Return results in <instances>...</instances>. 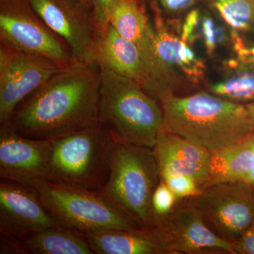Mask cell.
<instances>
[{
  "mask_svg": "<svg viewBox=\"0 0 254 254\" xmlns=\"http://www.w3.org/2000/svg\"><path fill=\"white\" fill-rule=\"evenodd\" d=\"M100 82L95 63L75 60L23 100L5 124L21 136L50 141L98 126Z\"/></svg>",
  "mask_w": 254,
  "mask_h": 254,
  "instance_id": "cell-1",
  "label": "cell"
},
{
  "mask_svg": "<svg viewBox=\"0 0 254 254\" xmlns=\"http://www.w3.org/2000/svg\"><path fill=\"white\" fill-rule=\"evenodd\" d=\"M159 103L163 112L165 129L211 153L252 133L245 104L212 93L169 95Z\"/></svg>",
  "mask_w": 254,
  "mask_h": 254,
  "instance_id": "cell-2",
  "label": "cell"
},
{
  "mask_svg": "<svg viewBox=\"0 0 254 254\" xmlns=\"http://www.w3.org/2000/svg\"><path fill=\"white\" fill-rule=\"evenodd\" d=\"M100 69L98 125L113 145L154 148L164 128L160 103L137 82Z\"/></svg>",
  "mask_w": 254,
  "mask_h": 254,
  "instance_id": "cell-3",
  "label": "cell"
},
{
  "mask_svg": "<svg viewBox=\"0 0 254 254\" xmlns=\"http://www.w3.org/2000/svg\"><path fill=\"white\" fill-rule=\"evenodd\" d=\"M161 180L154 150L113 145L109 175L98 193L142 228H151V199Z\"/></svg>",
  "mask_w": 254,
  "mask_h": 254,
  "instance_id": "cell-4",
  "label": "cell"
},
{
  "mask_svg": "<svg viewBox=\"0 0 254 254\" xmlns=\"http://www.w3.org/2000/svg\"><path fill=\"white\" fill-rule=\"evenodd\" d=\"M47 181L100 192L109 175L113 144L98 126L51 140Z\"/></svg>",
  "mask_w": 254,
  "mask_h": 254,
  "instance_id": "cell-5",
  "label": "cell"
},
{
  "mask_svg": "<svg viewBox=\"0 0 254 254\" xmlns=\"http://www.w3.org/2000/svg\"><path fill=\"white\" fill-rule=\"evenodd\" d=\"M48 212L64 227L83 232L120 230L138 231L130 220L98 192L48 181L33 187Z\"/></svg>",
  "mask_w": 254,
  "mask_h": 254,
  "instance_id": "cell-6",
  "label": "cell"
},
{
  "mask_svg": "<svg viewBox=\"0 0 254 254\" xmlns=\"http://www.w3.org/2000/svg\"><path fill=\"white\" fill-rule=\"evenodd\" d=\"M222 240L233 243L254 224V188L242 181L205 187L185 199Z\"/></svg>",
  "mask_w": 254,
  "mask_h": 254,
  "instance_id": "cell-7",
  "label": "cell"
},
{
  "mask_svg": "<svg viewBox=\"0 0 254 254\" xmlns=\"http://www.w3.org/2000/svg\"><path fill=\"white\" fill-rule=\"evenodd\" d=\"M1 1L0 43L63 66L75 61L66 43L47 26L28 0Z\"/></svg>",
  "mask_w": 254,
  "mask_h": 254,
  "instance_id": "cell-8",
  "label": "cell"
},
{
  "mask_svg": "<svg viewBox=\"0 0 254 254\" xmlns=\"http://www.w3.org/2000/svg\"><path fill=\"white\" fill-rule=\"evenodd\" d=\"M108 23L139 50L155 85V98L175 94L184 85L182 77L159 58L154 28L138 0H114Z\"/></svg>",
  "mask_w": 254,
  "mask_h": 254,
  "instance_id": "cell-9",
  "label": "cell"
},
{
  "mask_svg": "<svg viewBox=\"0 0 254 254\" xmlns=\"http://www.w3.org/2000/svg\"><path fill=\"white\" fill-rule=\"evenodd\" d=\"M64 66L0 43V124L7 123L18 105Z\"/></svg>",
  "mask_w": 254,
  "mask_h": 254,
  "instance_id": "cell-10",
  "label": "cell"
},
{
  "mask_svg": "<svg viewBox=\"0 0 254 254\" xmlns=\"http://www.w3.org/2000/svg\"><path fill=\"white\" fill-rule=\"evenodd\" d=\"M180 202L171 213L155 222L150 229L166 254H201L219 251L235 254L231 243L211 231L186 200Z\"/></svg>",
  "mask_w": 254,
  "mask_h": 254,
  "instance_id": "cell-11",
  "label": "cell"
},
{
  "mask_svg": "<svg viewBox=\"0 0 254 254\" xmlns=\"http://www.w3.org/2000/svg\"><path fill=\"white\" fill-rule=\"evenodd\" d=\"M37 14L68 46L73 59L91 63L97 31L91 8L75 0H28Z\"/></svg>",
  "mask_w": 254,
  "mask_h": 254,
  "instance_id": "cell-12",
  "label": "cell"
},
{
  "mask_svg": "<svg viewBox=\"0 0 254 254\" xmlns=\"http://www.w3.org/2000/svg\"><path fill=\"white\" fill-rule=\"evenodd\" d=\"M52 143L18 134L6 124L0 128V178L33 189L47 181Z\"/></svg>",
  "mask_w": 254,
  "mask_h": 254,
  "instance_id": "cell-13",
  "label": "cell"
},
{
  "mask_svg": "<svg viewBox=\"0 0 254 254\" xmlns=\"http://www.w3.org/2000/svg\"><path fill=\"white\" fill-rule=\"evenodd\" d=\"M62 226L33 189L1 180L0 235L21 240L52 227Z\"/></svg>",
  "mask_w": 254,
  "mask_h": 254,
  "instance_id": "cell-14",
  "label": "cell"
},
{
  "mask_svg": "<svg viewBox=\"0 0 254 254\" xmlns=\"http://www.w3.org/2000/svg\"><path fill=\"white\" fill-rule=\"evenodd\" d=\"M91 63L137 82L155 99V83L139 50L110 23L96 35Z\"/></svg>",
  "mask_w": 254,
  "mask_h": 254,
  "instance_id": "cell-15",
  "label": "cell"
},
{
  "mask_svg": "<svg viewBox=\"0 0 254 254\" xmlns=\"http://www.w3.org/2000/svg\"><path fill=\"white\" fill-rule=\"evenodd\" d=\"M153 150L160 176L167 173L183 174L194 179L200 188L208 181L212 153L203 147L164 127Z\"/></svg>",
  "mask_w": 254,
  "mask_h": 254,
  "instance_id": "cell-16",
  "label": "cell"
},
{
  "mask_svg": "<svg viewBox=\"0 0 254 254\" xmlns=\"http://www.w3.org/2000/svg\"><path fill=\"white\" fill-rule=\"evenodd\" d=\"M152 8L155 14V39L160 60L167 67L189 81L193 83L201 81L205 71L203 60L181 36L174 34L165 26L158 2H153Z\"/></svg>",
  "mask_w": 254,
  "mask_h": 254,
  "instance_id": "cell-17",
  "label": "cell"
},
{
  "mask_svg": "<svg viewBox=\"0 0 254 254\" xmlns=\"http://www.w3.org/2000/svg\"><path fill=\"white\" fill-rule=\"evenodd\" d=\"M81 234L94 254H166L153 232L148 229L138 231L97 230Z\"/></svg>",
  "mask_w": 254,
  "mask_h": 254,
  "instance_id": "cell-18",
  "label": "cell"
},
{
  "mask_svg": "<svg viewBox=\"0 0 254 254\" xmlns=\"http://www.w3.org/2000/svg\"><path fill=\"white\" fill-rule=\"evenodd\" d=\"M254 167V133L213 152L208 181L202 187L221 182H243Z\"/></svg>",
  "mask_w": 254,
  "mask_h": 254,
  "instance_id": "cell-19",
  "label": "cell"
},
{
  "mask_svg": "<svg viewBox=\"0 0 254 254\" xmlns=\"http://www.w3.org/2000/svg\"><path fill=\"white\" fill-rule=\"evenodd\" d=\"M20 241L27 254H94L80 232L63 226L45 229Z\"/></svg>",
  "mask_w": 254,
  "mask_h": 254,
  "instance_id": "cell-20",
  "label": "cell"
},
{
  "mask_svg": "<svg viewBox=\"0 0 254 254\" xmlns=\"http://www.w3.org/2000/svg\"><path fill=\"white\" fill-rule=\"evenodd\" d=\"M228 75L210 86V93L240 104L254 102V64L237 60L229 61Z\"/></svg>",
  "mask_w": 254,
  "mask_h": 254,
  "instance_id": "cell-21",
  "label": "cell"
},
{
  "mask_svg": "<svg viewBox=\"0 0 254 254\" xmlns=\"http://www.w3.org/2000/svg\"><path fill=\"white\" fill-rule=\"evenodd\" d=\"M181 38L188 44L199 41L213 55L228 41L225 29L211 16L193 9L187 15L181 28Z\"/></svg>",
  "mask_w": 254,
  "mask_h": 254,
  "instance_id": "cell-22",
  "label": "cell"
},
{
  "mask_svg": "<svg viewBox=\"0 0 254 254\" xmlns=\"http://www.w3.org/2000/svg\"><path fill=\"white\" fill-rule=\"evenodd\" d=\"M233 31L254 27V0H206Z\"/></svg>",
  "mask_w": 254,
  "mask_h": 254,
  "instance_id": "cell-23",
  "label": "cell"
},
{
  "mask_svg": "<svg viewBox=\"0 0 254 254\" xmlns=\"http://www.w3.org/2000/svg\"><path fill=\"white\" fill-rule=\"evenodd\" d=\"M180 201L166 183L160 180L152 196L151 227L155 222L171 213Z\"/></svg>",
  "mask_w": 254,
  "mask_h": 254,
  "instance_id": "cell-24",
  "label": "cell"
},
{
  "mask_svg": "<svg viewBox=\"0 0 254 254\" xmlns=\"http://www.w3.org/2000/svg\"><path fill=\"white\" fill-rule=\"evenodd\" d=\"M161 180L176 195L180 200L187 199L201 193V188L194 179L188 175L179 173H167L162 175Z\"/></svg>",
  "mask_w": 254,
  "mask_h": 254,
  "instance_id": "cell-25",
  "label": "cell"
},
{
  "mask_svg": "<svg viewBox=\"0 0 254 254\" xmlns=\"http://www.w3.org/2000/svg\"><path fill=\"white\" fill-rule=\"evenodd\" d=\"M114 0H92V14L97 34L108 24V11Z\"/></svg>",
  "mask_w": 254,
  "mask_h": 254,
  "instance_id": "cell-26",
  "label": "cell"
},
{
  "mask_svg": "<svg viewBox=\"0 0 254 254\" xmlns=\"http://www.w3.org/2000/svg\"><path fill=\"white\" fill-rule=\"evenodd\" d=\"M232 245L235 254H254V224Z\"/></svg>",
  "mask_w": 254,
  "mask_h": 254,
  "instance_id": "cell-27",
  "label": "cell"
},
{
  "mask_svg": "<svg viewBox=\"0 0 254 254\" xmlns=\"http://www.w3.org/2000/svg\"><path fill=\"white\" fill-rule=\"evenodd\" d=\"M232 36L234 48L238 55L237 58L242 61L254 64V44L252 46H247L245 42L242 41L237 32L233 31Z\"/></svg>",
  "mask_w": 254,
  "mask_h": 254,
  "instance_id": "cell-28",
  "label": "cell"
},
{
  "mask_svg": "<svg viewBox=\"0 0 254 254\" xmlns=\"http://www.w3.org/2000/svg\"><path fill=\"white\" fill-rule=\"evenodd\" d=\"M0 254H27L21 241L0 235Z\"/></svg>",
  "mask_w": 254,
  "mask_h": 254,
  "instance_id": "cell-29",
  "label": "cell"
},
{
  "mask_svg": "<svg viewBox=\"0 0 254 254\" xmlns=\"http://www.w3.org/2000/svg\"><path fill=\"white\" fill-rule=\"evenodd\" d=\"M167 12L180 13L190 8L196 0H157Z\"/></svg>",
  "mask_w": 254,
  "mask_h": 254,
  "instance_id": "cell-30",
  "label": "cell"
},
{
  "mask_svg": "<svg viewBox=\"0 0 254 254\" xmlns=\"http://www.w3.org/2000/svg\"><path fill=\"white\" fill-rule=\"evenodd\" d=\"M245 105L247 112H248L249 119H250L252 133H254V102L253 103H247Z\"/></svg>",
  "mask_w": 254,
  "mask_h": 254,
  "instance_id": "cell-31",
  "label": "cell"
},
{
  "mask_svg": "<svg viewBox=\"0 0 254 254\" xmlns=\"http://www.w3.org/2000/svg\"><path fill=\"white\" fill-rule=\"evenodd\" d=\"M243 182L249 184V185H250L251 186L253 187L254 188V167L252 169V171H251V173L245 177Z\"/></svg>",
  "mask_w": 254,
  "mask_h": 254,
  "instance_id": "cell-32",
  "label": "cell"
},
{
  "mask_svg": "<svg viewBox=\"0 0 254 254\" xmlns=\"http://www.w3.org/2000/svg\"><path fill=\"white\" fill-rule=\"evenodd\" d=\"M75 1L81 2L82 4L86 5L88 7L91 8L92 10V0H75Z\"/></svg>",
  "mask_w": 254,
  "mask_h": 254,
  "instance_id": "cell-33",
  "label": "cell"
}]
</instances>
